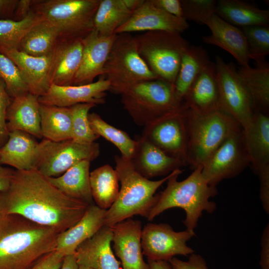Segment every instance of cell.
<instances>
[{
  "label": "cell",
  "instance_id": "obj_23",
  "mask_svg": "<svg viewBox=\"0 0 269 269\" xmlns=\"http://www.w3.org/2000/svg\"><path fill=\"white\" fill-rule=\"evenodd\" d=\"M106 211L96 205H90L76 224L59 234L55 250L64 257L75 254L80 245L104 226Z\"/></svg>",
  "mask_w": 269,
  "mask_h": 269
},
{
  "label": "cell",
  "instance_id": "obj_27",
  "mask_svg": "<svg viewBox=\"0 0 269 269\" xmlns=\"http://www.w3.org/2000/svg\"><path fill=\"white\" fill-rule=\"evenodd\" d=\"M38 143L25 132L9 131L6 141L0 148V164L11 166L17 170L34 169Z\"/></svg>",
  "mask_w": 269,
  "mask_h": 269
},
{
  "label": "cell",
  "instance_id": "obj_52",
  "mask_svg": "<svg viewBox=\"0 0 269 269\" xmlns=\"http://www.w3.org/2000/svg\"><path fill=\"white\" fill-rule=\"evenodd\" d=\"M79 265L75 254L65 256L60 269H78Z\"/></svg>",
  "mask_w": 269,
  "mask_h": 269
},
{
  "label": "cell",
  "instance_id": "obj_15",
  "mask_svg": "<svg viewBox=\"0 0 269 269\" xmlns=\"http://www.w3.org/2000/svg\"><path fill=\"white\" fill-rule=\"evenodd\" d=\"M109 81L101 77L98 81L83 85L58 86L51 84L47 91L38 97L40 104L60 107L90 103L96 105L105 103Z\"/></svg>",
  "mask_w": 269,
  "mask_h": 269
},
{
  "label": "cell",
  "instance_id": "obj_3",
  "mask_svg": "<svg viewBox=\"0 0 269 269\" xmlns=\"http://www.w3.org/2000/svg\"><path fill=\"white\" fill-rule=\"evenodd\" d=\"M202 169V166L198 167L186 178L180 181L177 178L182 171L177 169L172 171L167 181L166 187L157 194L156 202L147 219L152 221L166 210L180 208L185 212L183 223L186 230L195 234L194 230L203 212L211 214L217 207L216 203L210 199L217 195V189L208 184L204 179Z\"/></svg>",
  "mask_w": 269,
  "mask_h": 269
},
{
  "label": "cell",
  "instance_id": "obj_30",
  "mask_svg": "<svg viewBox=\"0 0 269 269\" xmlns=\"http://www.w3.org/2000/svg\"><path fill=\"white\" fill-rule=\"evenodd\" d=\"M237 27L269 26V11L240 0L217 1L216 13Z\"/></svg>",
  "mask_w": 269,
  "mask_h": 269
},
{
  "label": "cell",
  "instance_id": "obj_32",
  "mask_svg": "<svg viewBox=\"0 0 269 269\" xmlns=\"http://www.w3.org/2000/svg\"><path fill=\"white\" fill-rule=\"evenodd\" d=\"M210 62L206 50L201 47L189 46L186 50L174 84L175 97L180 103H183L189 88Z\"/></svg>",
  "mask_w": 269,
  "mask_h": 269
},
{
  "label": "cell",
  "instance_id": "obj_51",
  "mask_svg": "<svg viewBox=\"0 0 269 269\" xmlns=\"http://www.w3.org/2000/svg\"><path fill=\"white\" fill-rule=\"evenodd\" d=\"M18 0H0V13L4 15L12 14L16 9Z\"/></svg>",
  "mask_w": 269,
  "mask_h": 269
},
{
  "label": "cell",
  "instance_id": "obj_2",
  "mask_svg": "<svg viewBox=\"0 0 269 269\" xmlns=\"http://www.w3.org/2000/svg\"><path fill=\"white\" fill-rule=\"evenodd\" d=\"M60 233L15 214L0 221V269H31L55 251Z\"/></svg>",
  "mask_w": 269,
  "mask_h": 269
},
{
  "label": "cell",
  "instance_id": "obj_38",
  "mask_svg": "<svg viewBox=\"0 0 269 269\" xmlns=\"http://www.w3.org/2000/svg\"><path fill=\"white\" fill-rule=\"evenodd\" d=\"M88 119L91 127L96 134L115 145L120 151L122 156L131 159L135 149V140L125 131L108 124L96 113H89Z\"/></svg>",
  "mask_w": 269,
  "mask_h": 269
},
{
  "label": "cell",
  "instance_id": "obj_7",
  "mask_svg": "<svg viewBox=\"0 0 269 269\" xmlns=\"http://www.w3.org/2000/svg\"><path fill=\"white\" fill-rule=\"evenodd\" d=\"M101 76L109 81V91L119 95L136 84L157 79L140 55L134 36L128 33L117 34Z\"/></svg>",
  "mask_w": 269,
  "mask_h": 269
},
{
  "label": "cell",
  "instance_id": "obj_44",
  "mask_svg": "<svg viewBox=\"0 0 269 269\" xmlns=\"http://www.w3.org/2000/svg\"><path fill=\"white\" fill-rule=\"evenodd\" d=\"M168 262L172 269H209L204 258L194 253L190 255L187 261L173 257Z\"/></svg>",
  "mask_w": 269,
  "mask_h": 269
},
{
  "label": "cell",
  "instance_id": "obj_12",
  "mask_svg": "<svg viewBox=\"0 0 269 269\" xmlns=\"http://www.w3.org/2000/svg\"><path fill=\"white\" fill-rule=\"evenodd\" d=\"M186 110L183 103L177 110L144 126L141 136L184 166L188 165Z\"/></svg>",
  "mask_w": 269,
  "mask_h": 269
},
{
  "label": "cell",
  "instance_id": "obj_19",
  "mask_svg": "<svg viewBox=\"0 0 269 269\" xmlns=\"http://www.w3.org/2000/svg\"><path fill=\"white\" fill-rule=\"evenodd\" d=\"M55 49L41 56L29 55L17 49L6 51L3 54L11 59L18 68L29 93L39 97L47 91L51 84Z\"/></svg>",
  "mask_w": 269,
  "mask_h": 269
},
{
  "label": "cell",
  "instance_id": "obj_42",
  "mask_svg": "<svg viewBox=\"0 0 269 269\" xmlns=\"http://www.w3.org/2000/svg\"><path fill=\"white\" fill-rule=\"evenodd\" d=\"M183 18L208 26L216 13L217 1L215 0H181Z\"/></svg>",
  "mask_w": 269,
  "mask_h": 269
},
{
  "label": "cell",
  "instance_id": "obj_31",
  "mask_svg": "<svg viewBox=\"0 0 269 269\" xmlns=\"http://www.w3.org/2000/svg\"><path fill=\"white\" fill-rule=\"evenodd\" d=\"M238 73L252 99L254 111L269 114V64L263 60L255 67L241 66Z\"/></svg>",
  "mask_w": 269,
  "mask_h": 269
},
{
  "label": "cell",
  "instance_id": "obj_5",
  "mask_svg": "<svg viewBox=\"0 0 269 269\" xmlns=\"http://www.w3.org/2000/svg\"><path fill=\"white\" fill-rule=\"evenodd\" d=\"M187 164L193 170L203 166L231 135L243 128L221 109L200 114L187 108Z\"/></svg>",
  "mask_w": 269,
  "mask_h": 269
},
{
  "label": "cell",
  "instance_id": "obj_11",
  "mask_svg": "<svg viewBox=\"0 0 269 269\" xmlns=\"http://www.w3.org/2000/svg\"><path fill=\"white\" fill-rule=\"evenodd\" d=\"M215 65L220 109L246 130L251 123L255 112L251 95L233 63H226L217 56Z\"/></svg>",
  "mask_w": 269,
  "mask_h": 269
},
{
  "label": "cell",
  "instance_id": "obj_16",
  "mask_svg": "<svg viewBox=\"0 0 269 269\" xmlns=\"http://www.w3.org/2000/svg\"><path fill=\"white\" fill-rule=\"evenodd\" d=\"M183 17L169 14L153 4L151 0H144L130 18L115 31V34L139 31L163 30L181 33L189 28Z\"/></svg>",
  "mask_w": 269,
  "mask_h": 269
},
{
  "label": "cell",
  "instance_id": "obj_48",
  "mask_svg": "<svg viewBox=\"0 0 269 269\" xmlns=\"http://www.w3.org/2000/svg\"><path fill=\"white\" fill-rule=\"evenodd\" d=\"M260 265L262 269H269V224L265 227L261 240Z\"/></svg>",
  "mask_w": 269,
  "mask_h": 269
},
{
  "label": "cell",
  "instance_id": "obj_25",
  "mask_svg": "<svg viewBox=\"0 0 269 269\" xmlns=\"http://www.w3.org/2000/svg\"><path fill=\"white\" fill-rule=\"evenodd\" d=\"M40 105L38 97L30 93L13 98L6 115L8 132L20 131L42 138Z\"/></svg>",
  "mask_w": 269,
  "mask_h": 269
},
{
  "label": "cell",
  "instance_id": "obj_43",
  "mask_svg": "<svg viewBox=\"0 0 269 269\" xmlns=\"http://www.w3.org/2000/svg\"><path fill=\"white\" fill-rule=\"evenodd\" d=\"M9 96L4 83L0 80V148L8 138L9 132L6 125V115L11 103Z\"/></svg>",
  "mask_w": 269,
  "mask_h": 269
},
{
  "label": "cell",
  "instance_id": "obj_37",
  "mask_svg": "<svg viewBox=\"0 0 269 269\" xmlns=\"http://www.w3.org/2000/svg\"><path fill=\"white\" fill-rule=\"evenodd\" d=\"M42 18L31 11L20 20L0 19V52L17 49L30 29Z\"/></svg>",
  "mask_w": 269,
  "mask_h": 269
},
{
  "label": "cell",
  "instance_id": "obj_14",
  "mask_svg": "<svg viewBox=\"0 0 269 269\" xmlns=\"http://www.w3.org/2000/svg\"><path fill=\"white\" fill-rule=\"evenodd\" d=\"M195 235L186 230L176 232L166 223H148L142 229V253L147 260L167 262L176 255L187 256L195 252L187 245Z\"/></svg>",
  "mask_w": 269,
  "mask_h": 269
},
{
  "label": "cell",
  "instance_id": "obj_55",
  "mask_svg": "<svg viewBox=\"0 0 269 269\" xmlns=\"http://www.w3.org/2000/svg\"><path fill=\"white\" fill-rule=\"evenodd\" d=\"M4 215H3V214H1V213H0V221L1 220V219L2 218V217H3Z\"/></svg>",
  "mask_w": 269,
  "mask_h": 269
},
{
  "label": "cell",
  "instance_id": "obj_21",
  "mask_svg": "<svg viewBox=\"0 0 269 269\" xmlns=\"http://www.w3.org/2000/svg\"><path fill=\"white\" fill-rule=\"evenodd\" d=\"M112 241L111 227L103 226L76 250L78 265L92 269H122L112 250Z\"/></svg>",
  "mask_w": 269,
  "mask_h": 269
},
{
  "label": "cell",
  "instance_id": "obj_33",
  "mask_svg": "<svg viewBox=\"0 0 269 269\" xmlns=\"http://www.w3.org/2000/svg\"><path fill=\"white\" fill-rule=\"evenodd\" d=\"M42 137L54 141L72 139V118L70 107L40 105Z\"/></svg>",
  "mask_w": 269,
  "mask_h": 269
},
{
  "label": "cell",
  "instance_id": "obj_28",
  "mask_svg": "<svg viewBox=\"0 0 269 269\" xmlns=\"http://www.w3.org/2000/svg\"><path fill=\"white\" fill-rule=\"evenodd\" d=\"M83 39H65L63 44H57L52 69L51 84L73 85L82 59Z\"/></svg>",
  "mask_w": 269,
  "mask_h": 269
},
{
  "label": "cell",
  "instance_id": "obj_26",
  "mask_svg": "<svg viewBox=\"0 0 269 269\" xmlns=\"http://www.w3.org/2000/svg\"><path fill=\"white\" fill-rule=\"evenodd\" d=\"M243 130L250 165L255 172L269 167V115L255 111L251 123Z\"/></svg>",
  "mask_w": 269,
  "mask_h": 269
},
{
  "label": "cell",
  "instance_id": "obj_13",
  "mask_svg": "<svg viewBox=\"0 0 269 269\" xmlns=\"http://www.w3.org/2000/svg\"><path fill=\"white\" fill-rule=\"evenodd\" d=\"M250 164L242 129L215 151L202 166L201 174L208 184L216 186L224 179L237 176Z\"/></svg>",
  "mask_w": 269,
  "mask_h": 269
},
{
  "label": "cell",
  "instance_id": "obj_34",
  "mask_svg": "<svg viewBox=\"0 0 269 269\" xmlns=\"http://www.w3.org/2000/svg\"><path fill=\"white\" fill-rule=\"evenodd\" d=\"M60 37L59 29L42 18L35 24L21 41L18 50L28 55L41 56L53 52Z\"/></svg>",
  "mask_w": 269,
  "mask_h": 269
},
{
  "label": "cell",
  "instance_id": "obj_46",
  "mask_svg": "<svg viewBox=\"0 0 269 269\" xmlns=\"http://www.w3.org/2000/svg\"><path fill=\"white\" fill-rule=\"evenodd\" d=\"M64 257L55 250L44 256L31 269H60Z\"/></svg>",
  "mask_w": 269,
  "mask_h": 269
},
{
  "label": "cell",
  "instance_id": "obj_49",
  "mask_svg": "<svg viewBox=\"0 0 269 269\" xmlns=\"http://www.w3.org/2000/svg\"><path fill=\"white\" fill-rule=\"evenodd\" d=\"M14 170L0 164V192L4 191L9 188Z\"/></svg>",
  "mask_w": 269,
  "mask_h": 269
},
{
  "label": "cell",
  "instance_id": "obj_9",
  "mask_svg": "<svg viewBox=\"0 0 269 269\" xmlns=\"http://www.w3.org/2000/svg\"><path fill=\"white\" fill-rule=\"evenodd\" d=\"M101 0L34 1L35 12L55 25L66 40L84 39L94 29Z\"/></svg>",
  "mask_w": 269,
  "mask_h": 269
},
{
  "label": "cell",
  "instance_id": "obj_4",
  "mask_svg": "<svg viewBox=\"0 0 269 269\" xmlns=\"http://www.w3.org/2000/svg\"><path fill=\"white\" fill-rule=\"evenodd\" d=\"M115 160L121 188L117 199L106 212L104 226L109 227L134 215L147 218L157 199L156 190L171 175L151 180L136 171L130 160L116 155Z\"/></svg>",
  "mask_w": 269,
  "mask_h": 269
},
{
  "label": "cell",
  "instance_id": "obj_29",
  "mask_svg": "<svg viewBox=\"0 0 269 269\" xmlns=\"http://www.w3.org/2000/svg\"><path fill=\"white\" fill-rule=\"evenodd\" d=\"M91 161L84 160L75 164L63 174L56 177H49V181L69 197L94 204L90 183Z\"/></svg>",
  "mask_w": 269,
  "mask_h": 269
},
{
  "label": "cell",
  "instance_id": "obj_18",
  "mask_svg": "<svg viewBox=\"0 0 269 269\" xmlns=\"http://www.w3.org/2000/svg\"><path fill=\"white\" fill-rule=\"evenodd\" d=\"M117 34L103 36L94 29L83 39V49L79 68L73 85L91 83L102 76L104 67Z\"/></svg>",
  "mask_w": 269,
  "mask_h": 269
},
{
  "label": "cell",
  "instance_id": "obj_22",
  "mask_svg": "<svg viewBox=\"0 0 269 269\" xmlns=\"http://www.w3.org/2000/svg\"><path fill=\"white\" fill-rule=\"evenodd\" d=\"M211 34L202 37L204 43L216 45L231 54L241 66H249V52L242 30L224 20L216 13L207 26Z\"/></svg>",
  "mask_w": 269,
  "mask_h": 269
},
{
  "label": "cell",
  "instance_id": "obj_1",
  "mask_svg": "<svg viewBox=\"0 0 269 269\" xmlns=\"http://www.w3.org/2000/svg\"><path fill=\"white\" fill-rule=\"evenodd\" d=\"M89 205L65 195L35 169L15 170L9 188L0 192V213L20 215L60 233L76 224Z\"/></svg>",
  "mask_w": 269,
  "mask_h": 269
},
{
  "label": "cell",
  "instance_id": "obj_50",
  "mask_svg": "<svg viewBox=\"0 0 269 269\" xmlns=\"http://www.w3.org/2000/svg\"><path fill=\"white\" fill-rule=\"evenodd\" d=\"M33 1L30 0H18L16 9L15 10V15L16 20H20L25 17L31 11L30 10L31 6L33 5Z\"/></svg>",
  "mask_w": 269,
  "mask_h": 269
},
{
  "label": "cell",
  "instance_id": "obj_47",
  "mask_svg": "<svg viewBox=\"0 0 269 269\" xmlns=\"http://www.w3.org/2000/svg\"><path fill=\"white\" fill-rule=\"evenodd\" d=\"M156 7L177 17H183L181 0H151Z\"/></svg>",
  "mask_w": 269,
  "mask_h": 269
},
{
  "label": "cell",
  "instance_id": "obj_41",
  "mask_svg": "<svg viewBox=\"0 0 269 269\" xmlns=\"http://www.w3.org/2000/svg\"><path fill=\"white\" fill-rule=\"evenodd\" d=\"M242 30L247 42L250 59L256 62L265 60L269 54V26L244 27Z\"/></svg>",
  "mask_w": 269,
  "mask_h": 269
},
{
  "label": "cell",
  "instance_id": "obj_17",
  "mask_svg": "<svg viewBox=\"0 0 269 269\" xmlns=\"http://www.w3.org/2000/svg\"><path fill=\"white\" fill-rule=\"evenodd\" d=\"M113 249L123 269H148L143 259L141 222L128 219L111 227Z\"/></svg>",
  "mask_w": 269,
  "mask_h": 269
},
{
  "label": "cell",
  "instance_id": "obj_20",
  "mask_svg": "<svg viewBox=\"0 0 269 269\" xmlns=\"http://www.w3.org/2000/svg\"><path fill=\"white\" fill-rule=\"evenodd\" d=\"M135 141L130 161L135 170L146 178L167 176L184 166L181 161L168 155L142 136Z\"/></svg>",
  "mask_w": 269,
  "mask_h": 269
},
{
  "label": "cell",
  "instance_id": "obj_24",
  "mask_svg": "<svg viewBox=\"0 0 269 269\" xmlns=\"http://www.w3.org/2000/svg\"><path fill=\"white\" fill-rule=\"evenodd\" d=\"M183 103L187 109L200 114L220 109L214 63L210 62L198 76L186 94Z\"/></svg>",
  "mask_w": 269,
  "mask_h": 269
},
{
  "label": "cell",
  "instance_id": "obj_8",
  "mask_svg": "<svg viewBox=\"0 0 269 269\" xmlns=\"http://www.w3.org/2000/svg\"><path fill=\"white\" fill-rule=\"evenodd\" d=\"M138 52L157 77L174 85L182 56L189 43L180 33L163 30L134 36Z\"/></svg>",
  "mask_w": 269,
  "mask_h": 269
},
{
  "label": "cell",
  "instance_id": "obj_6",
  "mask_svg": "<svg viewBox=\"0 0 269 269\" xmlns=\"http://www.w3.org/2000/svg\"><path fill=\"white\" fill-rule=\"evenodd\" d=\"M121 103L133 121L144 127L179 109L174 85L157 79L135 84L123 92Z\"/></svg>",
  "mask_w": 269,
  "mask_h": 269
},
{
  "label": "cell",
  "instance_id": "obj_53",
  "mask_svg": "<svg viewBox=\"0 0 269 269\" xmlns=\"http://www.w3.org/2000/svg\"><path fill=\"white\" fill-rule=\"evenodd\" d=\"M148 269H172L169 263L163 261L147 260Z\"/></svg>",
  "mask_w": 269,
  "mask_h": 269
},
{
  "label": "cell",
  "instance_id": "obj_35",
  "mask_svg": "<svg viewBox=\"0 0 269 269\" xmlns=\"http://www.w3.org/2000/svg\"><path fill=\"white\" fill-rule=\"evenodd\" d=\"M119 183L116 170L109 164L102 165L90 172L91 193L97 206L106 210L112 206L119 193Z\"/></svg>",
  "mask_w": 269,
  "mask_h": 269
},
{
  "label": "cell",
  "instance_id": "obj_10",
  "mask_svg": "<svg viewBox=\"0 0 269 269\" xmlns=\"http://www.w3.org/2000/svg\"><path fill=\"white\" fill-rule=\"evenodd\" d=\"M100 154L98 143L83 144L72 139L54 141L43 138L38 142L34 169L46 177H56L84 160L92 161Z\"/></svg>",
  "mask_w": 269,
  "mask_h": 269
},
{
  "label": "cell",
  "instance_id": "obj_54",
  "mask_svg": "<svg viewBox=\"0 0 269 269\" xmlns=\"http://www.w3.org/2000/svg\"><path fill=\"white\" fill-rule=\"evenodd\" d=\"M78 269H92L85 267V266H79Z\"/></svg>",
  "mask_w": 269,
  "mask_h": 269
},
{
  "label": "cell",
  "instance_id": "obj_39",
  "mask_svg": "<svg viewBox=\"0 0 269 269\" xmlns=\"http://www.w3.org/2000/svg\"><path fill=\"white\" fill-rule=\"evenodd\" d=\"M96 105L90 103L78 104L70 108L72 118V140L80 143L95 142L100 136L91 127L89 111Z\"/></svg>",
  "mask_w": 269,
  "mask_h": 269
},
{
  "label": "cell",
  "instance_id": "obj_45",
  "mask_svg": "<svg viewBox=\"0 0 269 269\" xmlns=\"http://www.w3.org/2000/svg\"><path fill=\"white\" fill-rule=\"evenodd\" d=\"M257 174L260 182V198L265 211L269 213V167L261 170Z\"/></svg>",
  "mask_w": 269,
  "mask_h": 269
},
{
  "label": "cell",
  "instance_id": "obj_36",
  "mask_svg": "<svg viewBox=\"0 0 269 269\" xmlns=\"http://www.w3.org/2000/svg\"><path fill=\"white\" fill-rule=\"evenodd\" d=\"M134 12L125 0H101L94 19V29L103 36L113 35Z\"/></svg>",
  "mask_w": 269,
  "mask_h": 269
},
{
  "label": "cell",
  "instance_id": "obj_40",
  "mask_svg": "<svg viewBox=\"0 0 269 269\" xmlns=\"http://www.w3.org/2000/svg\"><path fill=\"white\" fill-rule=\"evenodd\" d=\"M0 80L13 98L29 93L28 87L17 66L11 59L0 52Z\"/></svg>",
  "mask_w": 269,
  "mask_h": 269
}]
</instances>
